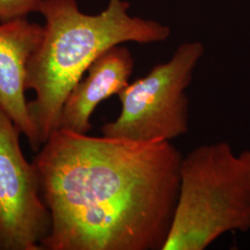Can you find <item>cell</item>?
I'll return each mask as SVG.
<instances>
[{"label": "cell", "mask_w": 250, "mask_h": 250, "mask_svg": "<svg viewBox=\"0 0 250 250\" xmlns=\"http://www.w3.org/2000/svg\"><path fill=\"white\" fill-rule=\"evenodd\" d=\"M183 155L170 141L54 131L36 156L48 250H163Z\"/></svg>", "instance_id": "cell-1"}, {"label": "cell", "mask_w": 250, "mask_h": 250, "mask_svg": "<svg viewBox=\"0 0 250 250\" xmlns=\"http://www.w3.org/2000/svg\"><path fill=\"white\" fill-rule=\"evenodd\" d=\"M129 10L126 0H108L96 15L82 12L76 0H42L38 12L45 19L44 36L27 68V89L36 93L28 110L41 146L59 128L65 100L100 55L128 42L169 38L170 27Z\"/></svg>", "instance_id": "cell-2"}, {"label": "cell", "mask_w": 250, "mask_h": 250, "mask_svg": "<svg viewBox=\"0 0 250 250\" xmlns=\"http://www.w3.org/2000/svg\"><path fill=\"white\" fill-rule=\"evenodd\" d=\"M250 231V149L206 144L183 157L178 199L163 250H204L227 232Z\"/></svg>", "instance_id": "cell-3"}, {"label": "cell", "mask_w": 250, "mask_h": 250, "mask_svg": "<svg viewBox=\"0 0 250 250\" xmlns=\"http://www.w3.org/2000/svg\"><path fill=\"white\" fill-rule=\"evenodd\" d=\"M205 47L192 41L179 45L170 60L122 90V110L102 126L104 136L134 142L171 141L189 131L188 90Z\"/></svg>", "instance_id": "cell-4"}, {"label": "cell", "mask_w": 250, "mask_h": 250, "mask_svg": "<svg viewBox=\"0 0 250 250\" xmlns=\"http://www.w3.org/2000/svg\"><path fill=\"white\" fill-rule=\"evenodd\" d=\"M21 133L0 106V250H40L50 215L38 174L20 146Z\"/></svg>", "instance_id": "cell-5"}, {"label": "cell", "mask_w": 250, "mask_h": 250, "mask_svg": "<svg viewBox=\"0 0 250 250\" xmlns=\"http://www.w3.org/2000/svg\"><path fill=\"white\" fill-rule=\"evenodd\" d=\"M43 36L44 27L26 18L0 22V106L26 136L34 151L41 145L25 98L27 68Z\"/></svg>", "instance_id": "cell-6"}, {"label": "cell", "mask_w": 250, "mask_h": 250, "mask_svg": "<svg viewBox=\"0 0 250 250\" xmlns=\"http://www.w3.org/2000/svg\"><path fill=\"white\" fill-rule=\"evenodd\" d=\"M134 60L130 49L118 45L107 49L91 64L87 74L72 88L63 104L59 128L87 134L91 116L103 100L117 95L129 84Z\"/></svg>", "instance_id": "cell-7"}, {"label": "cell", "mask_w": 250, "mask_h": 250, "mask_svg": "<svg viewBox=\"0 0 250 250\" xmlns=\"http://www.w3.org/2000/svg\"><path fill=\"white\" fill-rule=\"evenodd\" d=\"M42 0H0V22L26 18L32 12H38Z\"/></svg>", "instance_id": "cell-8"}]
</instances>
